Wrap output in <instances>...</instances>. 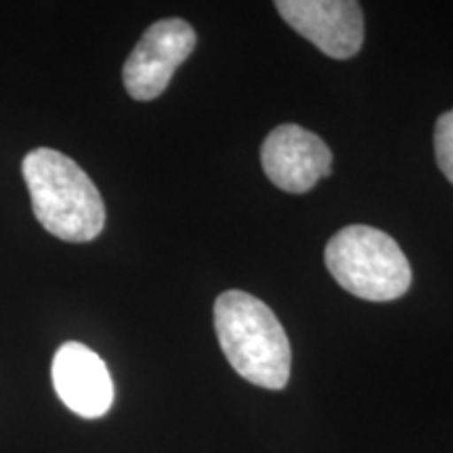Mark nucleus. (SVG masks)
Returning <instances> with one entry per match:
<instances>
[{"label":"nucleus","mask_w":453,"mask_h":453,"mask_svg":"<svg viewBox=\"0 0 453 453\" xmlns=\"http://www.w3.org/2000/svg\"><path fill=\"white\" fill-rule=\"evenodd\" d=\"M21 173L30 191L34 217L64 242H90L105 226L99 189L72 157L38 147L24 157Z\"/></svg>","instance_id":"f257e3e1"},{"label":"nucleus","mask_w":453,"mask_h":453,"mask_svg":"<svg viewBox=\"0 0 453 453\" xmlns=\"http://www.w3.org/2000/svg\"><path fill=\"white\" fill-rule=\"evenodd\" d=\"M214 330L231 367L260 388L280 390L290 380L292 349L286 330L263 300L242 290L214 303Z\"/></svg>","instance_id":"f03ea898"},{"label":"nucleus","mask_w":453,"mask_h":453,"mask_svg":"<svg viewBox=\"0 0 453 453\" xmlns=\"http://www.w3.org/2000/svg\"><path fill=\"white\" fill-rule=\"evenodd\" d=\"M326 267L344 290L372 303L401 298L411 286L410 260L376 226L349 225L326 246Z\"/></svg>","instance_id":"7ed1b4c3"},{"label":"nucleus","mask_w":453,"mask_h":453,"mask_svg":"<svg viewBox=\"0 0 453 453\" xmlns=\"http://www.w3.org/2000/svg\"><path fill=\"white\" fill-rule=\"evenodd\" d=\"M196 42V30L183 19H162L147 27L122 70L130 97L137 101L160 97L177 67L194 53Z\"/></svg>","instance_id":"20e7f679"},{"label":"nucleus","mask_w":453,"mask_h":453,"mask_svg":"<svg viewBox=\"0 0 453 453\" xmlns=\"http://www.w3.org/2000/svg\"><path fill=\"white\" fill-rule=\"evenodd\" d=\"M275 9L332 59H350L364 44V11L353 0H277Z\"/></svg>","instance_id":"39448f33"},{"label":"nucleus","mask_w":453,"mask_h":453,"mask_svg":"<svg viewBox=\"0 0 453 453\" xmlns=\"http://www.w3.org/2000/svg\"><path fill=\"white\" fill-rule=\"evenodd\" d=\"M265 174L288 194H307L317 180L332 174V151L326 141L298 124H281L260 150Z\"/></svg>","instance_id":"423d86ee"},{"label":"nucleus","mask_w":453,"mask_h":453,"mask_svg":"<svg viewBox=\"0 0 453 453\" xmlns=\"http://www.w3.org/2000/svg\"><path fill=\"white\" fill-rule=\"evenodd\" d=\"M53 387L67 410L78 416H105L113 403V382L104 359L81 342L61 344L55 353Z\"/></svg>","instance_id":"0eeeda50"},{"label":"nucleus","mask_w":453,"mask_h":453,"mask_svg":"<svg viewBox=\"0 0 453 453\" xmlns=\"http://www.w3.org/2000/svg\"><path fill=\"white\" fill-rule=\"evenodd\" d=\"M434 156L441 173L453 185V110L439 116L434 127Z\"/></svg>","instance_id":"6e6552de"}]
</instances>
